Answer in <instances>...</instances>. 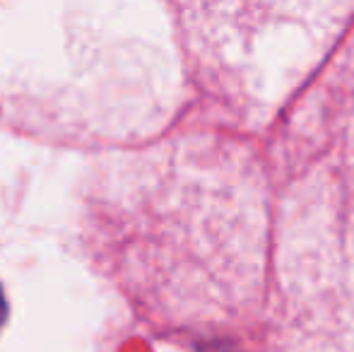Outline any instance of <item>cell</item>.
<instances>
[{"label":"cell","mask_w":354,"mask_h":352,"mask_svg":"<svg viewBox=\"0 0 354 352\" xmlns=\"http://www.w3.org/2000/svg\"><path fill=\"white\" fill-rule=\"evenodd\" d=\"M198 352H241L236 348V345H232V343H224V340H219V343H207V345H203Z\"/></svg>","instance_id":"6da1fadb"},{"label":"cell","mask_w":354,"mask_h":352,"mask_svg":"<svg viewBox=\"0 0 354 352\" xmlns=\"http://www.w3.org/2000/svg\"><path fill=\"white\" fill-rule=\"evenodd\" d=\"M5 319H8V302H5V295H3V287H0V328H3Z\"/></svg>","instance_id":"7a4b0ae2"}]
</instances>
